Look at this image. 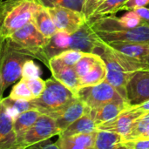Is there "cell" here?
Segmentation results:
<instances>
[{
    "label": "cell",
    "instance_id": "2",
    "mask_svg": "<svg viewBox=\"0 0 149 149\" xmlns=\"http://www.w3.org/2000/svg\"><path fill=\"white\" fill-rule=\"evenodd\" d=\"M101 43L102 40L88 23L72 34L58 31L50 38L49 43L43 49L40 61L48 67L49 59L65 51L76 50L86 53H94L95 49Z\"/></svg>",
    "mask_w": 149,
    "mask_h": 149
},
{
    "label": "cell",
    "instance_id": "15",
    "mask_svg": "<svg viewBox=\"0 0 149 149\" xmlns=\"http://www.w3.org/2000/svg\"><path fill=\"white\" fill-rule=\"evenodd\" d=\"M13 123L14 120L0 102V149H24L18 145Z\"/></svg>",
    "mask_w": 149,
    "mask_h": 149
},
{
    "label": "cell",
    "instance_id": "14",
    "mask_svg": "<svg viewBox=\"0 0 149 149\" xmlns=\"http://www.w3.org/2000/svg\"><path fill=\"white\" fill-rule=\"evenodd\" d=\"M88 111L89 108L86 106V104L81 100L77 98L66 107L52 117L55 120L58 129L62 133L74 121L87 113Z\"/></svg>",
    "mask_w": 149,
    "mask_h": 149
},
{
    "label": "cell",
    "instance_id": "43",
    "mask_svg": "<svg viewBox=\"0 0 149 149\" xmlns=\"http://www.w3.org/2000/svg\"><path fill=\"white\" fill-rule=\"evenodd\" d=\"M2 100V99H1V98H0V100Z\"/></svg>",
    "mask_w": 149,
    "mask_h": 149
},
{
    "label": "cell",
    "instance_id": "21",
    "mask_svg": "<svg viewBox=\"0 0 149 149\" xmlns=\"http://www.w3.org/2000/svg\"><path fill=\"white\" fill-rule=\"evenodd\" d=\"M98 132L97 125L90 114L87 113L83 115L81 118L74 121L72 125H70L65 130H64L59 135L62 136H70L74 134H91Z\"/></svg>",
    "mask_w": 149,
    "mask_h": 149
},
{
    "label": "cell",
    "instance_id": "25",
    "mask_svg": "<svg viewBox=\"0 0 149 149\" xmlns=\"http://www.w3.org/2000/svg\"><path fill=\"white\" fill-rule=\"evenodd\" d=\"M0 102L6 108L9 115L12 118L13 120H15L21 113L31 109H35L31 101H28V100H16L7 97V98H3L0 100Z\"/></svg>",
    "mask_w": 149,
    "mask_h": 149
},
{
    "label": "cell",
    "instance_id": "33",
    "mask_svg": "<svg viewBox=\"0 0 149 149\" xmlns=\"http://www.w3.org/2000/svg\"><path fill=\"white\" fill-rule=\"evenodd\" d=\"M25 80H26V83H27L29 89L31 92V94L34 99L38 98L45 89V86H46L45 80H43L41 78H37V79H25Z\"/></svg>",
    "mask_w": 149,
    "mask_h": 149
},
{
    "label": "cell",
    "instance_id": "10",
    "mask_svg": "<svg viewBox=\"0 0 149 149\" xmlns=\"http://www.w3.org/2000/svg\"><path fill=\"white\" fill-rule=\"evenodd\" d=\"M105 43H141L149 44V26L141 25L133 29L112 31H95Z\"/></svg>",
    "mask_w": 149,
    "mask_h": 149
},
{
    "label": "cell",
    "instance_id": "20",
    "mask_svg": "<svg viewBox=\"0 0 149 149\" xmlns=\"http://www.w3.org/2000/svg\"><path fill=\"white\" fill-rule=\"evenodd\" d=\"M42 113L37 109H31L23 113H21L13 123L14 131L17 135L18 145L20 143L21 139L23 138L24 134L35 124L38 117ZM20 146V145H19ZM21 148V147H20Z\"/></svg>",
    "mask_w": 149,
    "mask_h": 149
},
{
    "label": "cell",
    "instance_id": "35",
    "mask_svg": "<svg viewBox=\"0 0 149 149\" xmlns=\"http://www.w3.org/2000/svg\"><path fill=\"white\" fill-rule=\"evenodd\" d=\"M123 146L127 149H149V139H137L123 141Z\"/></svg>",
    "mask_w": 149,
    "mask_h": 149
},
{
    "label": "cell",
    "instance_id": "42",
    "mask_svg": "<svg viewBox=\"0 0 149 149\" xmlns=\"http://www.w3.org/2000/svg\"><path fill=\"white\" fill-rule=\"evenodd\" d=\"M24 149H29V148H24Z\"/></svg>",
    "mask_w": 149,
    "mask_h": 149
},
{
    "label": "cell",
    "instance_id": "41",
    "mask_svg": "<svg viewBox=\"0 0 149 149\" xmlns=\"http://www.w3.org/2000/svg\"><path fill=\"white\" fill-rule=\"evenodd\" d=\"M1 2V0H0ZM4 38H3L2 34H1V31H0V53H1V51H2V48H3V43H4Z\"/></svg>",
    "mask_w": 149,
    "mask_h": 149
},
{
    "label": "cell",
    "instance_id": "36",
    "mask_svg": "<svg viewBox=\"0 0 149 149\" xmlns=\"http://www.w3.org/2000/svg\"><path fill=\"white\" fill-rule=\"evenodd\" d=\"M149 5V0H128L123 6V10H134Z\"/></svg>",
    "mask_w": 149,
    "mask_h": 149
},
{
    "label": "cell",
    "instance_id": "16",
    "mask_svg": "<svg viewBox=\"0 0 149 149\" xmlns=\"http://www.w3.org/2000/svg\"><path fill=\"white\" fill-rule=\"evenodd\" d=\"M97 133L98 132L70 136L58 135L59 137L55 144L59 149H95Z\"/></svg>",
    "mask_w": 149,
    "mask_h": 149
},
{
    "label": "cell",
    "instance_id": "8",
    "mask_svg": "<svg viewBox=\"0 0 149 149\" xmlns=\"http://www.w3.org/2000/svg\"><path fill=\"white\" fill-rule=\"evenodd\" d=\"M60 134L61 131L58 129L55 120L50 115L42 113L35 124L24 134L19 145L22 148H27Z\"/></svg>",
    "mask_w": 149,
    "mask_h": 149
},
{
    "label": "cell",
    "instance_id": "13",
    "mask_svg": "<svg viewBox=\"0 0 149 149\" xmlns=\"http://www.w3.org/2000/svg\"><path fill=\"white\" fill-rule=\"evenodd\" d=\"M48 67L55 79L77 95L80 89V82L74 67L64 64L57 57H52L49 59Z\"/></svg>",
    "mask_w": 149,
    "mask_h": 149
},
{
    "label": "cell",
    "instance_id": "22",
    "mask_svg": "<svg viewBox=\"0 0 149 149\" xmlns=\"http://www.w3.org/2000/svg\"><path fill=\"white\" fill-rule=\"evenodd\" d=\"M107 78V67L104 60L100 59L96 63L93 68L83 78L79 79L80 88L86 86H93L99 85L106 80Z\"/></svg>",
    "mask_w": 149,
    "mask_h": 149
},
{
    "label": "cell",
    "instance_id": "28",
    "mask_svg": "<svg viewBox=\"0 0 149 149\" xmlns=\"http://www.w3.org/2000/svg\"><path fill=\"white\" fill-rule=\"evenodd\" d=\"M11 100H28L31 101L34 100L31 92L29 89V86L26 83V80L24 79H20V80L15 84L8 96Z\"/></svg>",
    "mask_w": 149,
    "mask_h": 149
},
{
    "label": "cell",
    "instance_id": "12",
    "mask_svg": "<svg viewBox=\"0 0 149 149\" xmlns=\"http://www.w3.org/2000/svg\"><path fill=\"white\" fill-rule=\"evenodd\" d=\"M149 100V70L133 73L127 86V100L130 106H138Z\"/></svg>",
    "mask_w": 149,
    "mask_h": 149
},
{
    "label": "cell",
    "instance_id": "37",
    "mask_svg": "<svg viewBox=\"0 0 149 149\" xmlns=\"http://www.w3.org/2000/svg\"><path fill=\"white\" fill-rule=\"evenodd\" d=\"M134 10L141 17L143 25L149 26V8L142 7V8H139V9H136V10Z\"/></svg>",
    "mask_w": 149,
    "mask_h": 149
},
{
    "label": "cell",
    "instance_id": "23",
    "mask_svg": "<svg viewBox=\"0 0 149 149\" xmlns=\"http://www.w3.org/2000/svg\"><path fill=\"white\" fill-rule=\"evenodd\" d=\"M122 136L107 131H98L95 149H127L122 144Z\"/></svg>",
    "mask_w": 149,
    "mask_h": 149
},
{
    "label": "cell",
    "instance_id": "40",
    "mask_svg": "<svg viewBox=\"0 0 149 149\" xmlns=\"http://www.w3.org/2000/svg\"><path fill=\"white\" fill-rule=\"evenodd\" d=\"M141 63H143V65L145 66L144 70H149V55L141 61Z\"/></svg>",
    "mask_w": 149,
    "mask_h": 149
},
{
    "label": "cell",
    "instance_id": "24",
    "mask_svg": "<svg viewBox=\"0 0 149 149\" xmlns=\"http://www.w3.org/2000/svg\"><path fill=\"white\" fill-rule=\"evenodd\" d=\"M123 141L137 139H149V112L145 113L134 122L129 133L122 137Z\"/></svg>",
    "mask_w": 149,
    "mask_h": 149
},
{
    "label": "cell",
    "instance_id": "11",
    "mask_svg": "<svg viewBox=\"0 0 149 149\" xmlns=\"http://www.w3.org/2000/svg\"><path fill=\"white\" fill-rule=\"evenodd\" d=\"M145 113L137 107V106H130L127 109L121 112L113 120L97 125L98 131H107L118 134L125 137L130 131L134 122Z\"/></svg>",
    "mask_w": 149,
    "mask_h": 149
},
{
    "label": "cell",
    "instance_id": "3",
    "mask_svg": "<svg viewBox=\"0 0 149 149\" xmlns=\"http://www.w3.org/2000/svg\"><path fill=\"white\" fill-rule=\"evenodd\" d=\"M42 5L38 0H1L0 31L4 39L32 22Z\"/></svg>",
    "mask_w": 149,
    "mask_h": 149
},
{
    "label": "cell",
    "instance_id": "27",
    "mask_svg": "<svg viewBox=\"0 0 149 149\" xmlns=\"http://www.w3.org/2000/svg\"><path fill=\"white\" fill-rule=\"evenodd\" d=\"M100 59V56L96 53H85L79 61L74 65L75 72L79 79L86 76Z\"/></svg>",
    "mask_w": 149,
    "mask_h": 149
},
{
    "label": "cell",
    "instance_id": "32",
    "mask_svg": "<svg viewBox=\"0 0 149 149\" xmlns=\"http://www.w3.org/2000/svg\"><path fill=\"white\" fill-rule=\"evenodd\" d=\"M40 75H41L40 67L36 63H34V61L31 58H29L23 65L21 79H32L40 78Z\"/></svg>",
    "mask_w": 149,
    "mask_h": 149
},
{
    "label": "cell",
    "instance_id": "6",
    "mask_svg": "<svg viewBox=\"0 0 149 149\" xmlns=\"http://www.w3.org/2000/svg\"><path fill=\"white\" fill-rule=\"evenodd\" d=\"M17 45L24 51L31 58L40 60L43 49L49 43L50 38L45 37L31 22L15 31L10 38Z\"/></svg>",
    "mask_w": 149,
    "mask_h": 149
},
{
    "label": "cell",
    "instance_id": "34",
    "mask_svg": "<svg viewBox=\"0 0 149 149\" xmlns=\"http://www.w3.org/2000/svg\"><path fill=\"white\" fill-rule=\"evenodd\" d=\"M105 2V0H84L82 13L88 23L95 10Z\"/></svg>",
    "mask_w": 149,
    "mask_h": 149
},
{
    "label": "cell",
    "instance_id": "29",
    "mask_svg": "<svg viewBox=\"0 0 149 149\" xmlns=\"http://www.w3.org/2000/svg\"><path fill=\"white\" fill-rule=\"evenodd\" d=\"M38 3L45 8L65 7L76 11L82 12L84 0H38Z\"/></svg>",
    "mask_w": 149,
    "mask_h": 149
},
{
    "label": "cell",
    "instance_id": "30",
    "mask_svg": "<svg viewBox=\"0 0 149 149\" xmlns=\"http://www.w3.org/2000/svg\"><path fill=\"white\" fill-rule=\"evenodd\" d=\"M119 23L125 29H133L143 25L141 17L134 10H128L123 17H118Z\"/></svg>",
    "mask_w": 149,
    "mask_h": 149
},
{
    "label": "cell",
    "instance_id": "39",
    "mask_svg": "<svg viewBox=\"0 0 149 149\" xmlns=\"http://www.w3.org/2000/svg\"><path fill=\"white\" fill-rule=\"evenodd\" d=\"M137 107H138V108H140L141 110H142L144 113H148L149 100H147V101H145V102H143V103H141V104H140V105H138V106H137Z\"/></svg>",
    "mask_w": 149,
    "mask_h": 149
},
{
    "label": "cell",
    "instance_id": "17",
    "mask_svg": "<svg viewBox=\"0 0 149 149\" xmlns=\"http://www.w3.org/2000/svg\"><path fill=\"white\" fill-rule=\"evenodd\" d=\"M129 107L130 105L124 100L113 101L107 103L96 109H89L88 113L95 121L96 125H100L113 120Z\"/></svg>",
    "mask_w": 149,
    "mask_h": 149
},
{
    "label": "cell",
    "instance_id": "4",
    "mask_svg": "<svg viewBox=\"0 0 149 149\" xmlns=\"http://www.w3.org/2000/svg\"><path fill=\"white\" fill-rule=\"evenodd\" d=\"M31 58L24 51L10 38L4 40L0 53V98L10 85L16 83L22 77L24 64Z\"/></svg>",
    "mask_w": 149,
    "mask_h": 149
},
{
    "label": "cell",
    "instance_id": "1",
    "mask_svg": "<svg viewBox=\"0 0 149 149\" xmlns=\"http://www.w3.org/2000/svg\"><path fill=\"white\" fill-rule=\"evenodd\" d=\"M94 53L100 55L106 64V81L114 87L120 95L126 101H127V83L134 72L140 70H144L145 66L143 63L114 51L103 41L95 49Z\"/></svg>",
    "mask_w": 149,
    "mask_h": 149
},
{
    "label": "cell",
    "instance_id": "7",
    "mask_svg": "<svg viewBox=\"0 0 149 149\" xmlns=\"http://www.w3.org/2000/svg\"><path fill=\"white\" fill-rule=\"evenodd\" d=\"M77 96L89 109H96L113 101H126L115 88L106 80L96 86L80 88Z\"/></svg>",
    "mask_w": 149,
    "mask_h": 149
},
{
    "label": "cell",
    "instance_id": "38",
    "mask_svg": "<svg viewBox=\"0 0 149 149\" xmlns=\"http://www.w3.org/2000/svg\"><path fill=\"white\" fill-rule=\"evenodd\" d=\"M29 149H59L55 143L51 142L49 140L39 142L38 144H35L33 146L29 147Z\"/></svg>",
    "mask_w": 149,
    "mask_h": 149
},
{
    "label": "cell",
    "instance_id": "18",
    "mask_svg": "<svg viewBox=\"0 0 149 149\" xmlns=\"http://www.w3.org/2000/svg\"><path fill=\"white\" fill-rule=\"evenodd\" d=\"M107 44V43H106ZM114 51L139 61L149 55V44L141 43H109L107 44Z\"/></svg>",
    "mask_w": 149,
    "mask_h": 149
},
{
    "label": "cell",
    "instance_id": "19",
    "mask_svg": "<svg viewBox=\"0 0 149 149\" xmlns=\"http://www.w3.org/2000/svg\"><path fill=\"white\" fill-rule=\"evenodd\" d=\"M32 23L35 24L37 29L48 38H51L58 31L47 8L43 5L35 13Z\"/></svg>",
    "mask_w": 149,
    "mask_h": 149
},
{
    "label": "cell",
    "instance_id": "5",
    "mask_svg": "<svg viewBox=\"0 0 149 149\" xmlns=\"http://www.w3.org/2000/svg\"><path fill=\"white\" fill-rule=\"evenodd\" d=\"M45 83L46 86L43 93L38 98L31 100L34 108L41 113L52 117L78 98L76 94L53 77L46 79Z\"/></svg>",
    "mask_w": 149,
    "mask_h": 149
},
{
    "label": "cell",
    "instance_id": "9",
    "mask_svg": "<svg viewBox=\"0 0 149 149\" xmlns=\"http://www.w3.org/2000/svg\"><path fill=\"white\" fill-rule=\"evenodd\" d=\"M47 10L59 31L72 34L87 23L83 13L79 11L59 6L47 8Z\"/></svg>",
    "mask_w": 149,
    "mask_h": 149
},
{
    "label": "cell",
    "instance_id": "31",
    "mask_svg": "<svg viewBox=\"0 0 149 149\" xmlns=\"http://www.w3.org/2000/svg\"><path fill=\"white\" fill-rule=\"evenodd\" d=\"M86 52H82L76 51V50H68V51H65L54 57H57L64 64H65L69 66L74 67V65L79 61V59L83 57V55Z\"/></svg>",
    "mask_w": 149,
    "mask_h": 149
},
{
    "label": "cell",
    "instance_id": "26",
    "mask_svg": "<svg viewBox=\"0 0 149 149\" xmlns=\"http://www.w3.org/2000/svg\"><path fill=\"white\" fill-rule=\"evenodd\" d=\"M127 1L128 0H105V2L100 4V6L95 10L88 24L97 18L111 16L117 13L119 10H123V6Z\"/></svg>",
    "mask_w": 149,
    "mask_h": 149
}]
</instances>
